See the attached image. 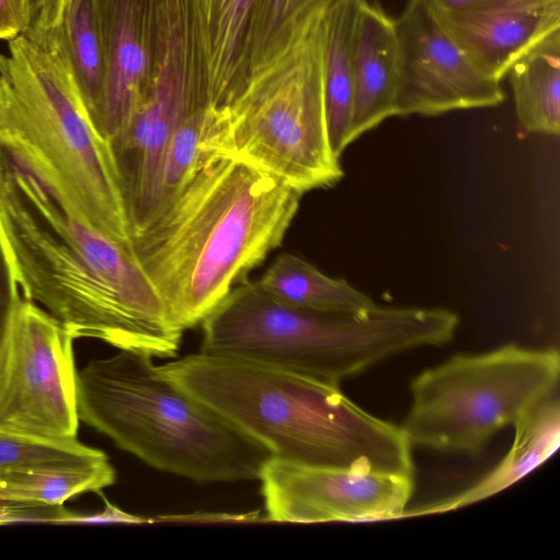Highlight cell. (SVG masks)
<instances>
[{
  "label": "cell",
  "instance_id": "6da1fadb",
  "mask_svg": "<svg viewBox=\"0 0 560 560\" xmlns=\"http://www.w3.org/2000/svg\"><path fill=\"white\" fill-rule=\"evenodd\" d=\"M0 235L26 300L42 304L73 338L173 358L184 330L173 323L131 242L90 225L37 158L0 135Z\"/></svg>",
  "mask_w": 560,
  "mask_h": 560
},
{
  "label": "cell",
  "instance_id": "7a4b0ae2",
  "mask_svg": "<svg viewBox=\"0 0 560 560\" xmlns=\"http://www.w3.org/2000/svg\"><path fill=\"white\" fill-rule=\"evenodd\" d=\"M301 197L241 160L210 158L130 240L173 323L201 324L246 280L281 245Z\"/></svg>",
  "mask_w": 560,
  "mask_h": 560
},
{
  "label": "cell",
  "instance_id": "3957f363",
  "mask_svg": "<svg viewBox=\"0 0 560 560\" xmlns=\"http://www.w3.org/2000/svg\"><path fill=\"white\" fill-rule=\"evenodd\" d=\"M156 371L264 445L272 457L413 476L412 446L401 427L363 410L339 385L201 351Z\"/></svg>",
  "mask_w": 560,
  "mask_h": 560
},
{
  "label": "cell",
  "instance_id": "277c9868",
  "mask_svg": "<svg viewBox=\"0 0 560 560\" xmlns=\"http://www.w3.org/2000/svg\"><path fill=\"white\" fill-rule=\"evenodd\" d=\"M458 315L440 307L323 313L284 303L255 281L240 282L201 322V352L259 361L339 385L393 355L442 346Z\"/></svg>",
  "mask_w": 560,
  "mask_h": 560
},
{
  "label": "cell",
  "instance_id": "5b68a950",
  "mask_svg": "<svg viewBox=\"0 0 560 560\" xmlns=\"http://www.w3.org/2000/svg\"><path fill=\"white\" fill-rule=\"evenodd\" d=\"M79 419L148 465L200 482L259 479L260 443L161 376L151 357L120 350L77 372Z\"/></svg>",
  "mask_w": 560,
  "mask_h": 560
},
{
  "label": "cell",
  "instance_id": "8992f818",
  "mask_svg": "<svg viewBox=\"0 0 560 560\" xmlns=\"http://www.w3.org/2000/svg\"><path fill=\"white\" fill-rule=\"evenodd\" d=\"M0 135L23 143L74 210L128 243L131 228L108 143L75 85L60 26L20 35L0 54Z\"/></svg>",
  "mask_w": 560,
  "mask_h": 560
},
{
  "label": "cell",
  "instance_id": "52a82bcc",
  "mask_svg": "<svg viewBox=\"0 0 560 560\" xmlns=\"http://www.w3.org/2000/svg\"><path fill=\"white\" fill-rule=\"evenodd\" d=\"M325 9L287 51L252 73L223 105L226 120L219 154L261 170L302 195L330 187L343 176L325 117Z\"/></svg>",
  "mask_w": 560,
  "mask_h": 560
},
{
  "label": "cell",
  "instance_id": "ba28073f",
  "mask_svg": "<svg viewBox=\"0 0 560 560\" xmlns=\"http://www.w3.org/2000/svg\"><path fill=\"white\" fill-rule=\"evenodd\" d=\"M559 371L556 349L505 345L454 355L411 381L401 429L411 446L478 455L498 431L557 390Z\"/></svg>",
  "mask_w": 560,
  "mask_h": 560
},
{
  "label": "cell",
  "instance_id": "9c48e42d",
  "mask_svg": "<svg viewBox=\"0 0 560 560\" xmlns=\"http://www.w3.org/2000/svg\"><path fill=\"white\" fill-rule=\"evenodd\" d=\"M35 302L22 300L0 374V428L45 438H77L72 340Z\"/></svg>",
  "mask_w": 560,
  "mask_h": 560
},
{
  "label": "cell",
  "instance_id": "30bf717a",
  "mask_svg": "<svg viewBox=\"0 0 560 560\" xmlns=\"http://www.w3.org/2000/svg\"><path fill=\"white\" fill-rule=\"evenodd\" d=\"M395 21L398 45L396 116L492 107L501 82L485 75L427 0H408Z\"/></svg>",
  "mask_w": 560,
  "mask_h": 560
},
{
  "label": "cell",
  "instance_id": "8fae6325",
  "mask_svg": "<svg viewBox=\"0 0 560 560\" xmlns=\"http://www.w3.org/2000/svg\"><path fill=\"white\" fill-rule=\"evenodd\" d=\"M259 480L267 520L290 523L370 521L404 515L413 476L314 467L270 457Z\"/></svg>",
  "mask_w": 560,
  "mask_h": 560
},
{
  "label": "cell",
  "instance_id": "7c38bea8",
  "mask_svg": "<svg viewBox=\"0 0 560 560\" xmlns=\"http://www.w3.org/2000/svg\"><path fill=\"white\" fill-rule=\"evenodd\" d=\"M93 4L108 67L106 97L95 129L108 143L150 86L154 0H93Z\"/></svg>",
  "mask_w": 560,
  "mask_h": 560
},
{
  "label": "cell",
  "instance_id": "4fadbf2b",
  "mask_svg": "<svg viewBox=\"0 0 560 560\" xmlns=\"http://www.w3.org/2000/svg\"><path fill=\"white\" fill-rule=\"evenodd\" d=\"M436 14L478 69L498 82L525 52L560 30V0H493Z\"/></svg>",
  "mask_w": 560,
  "mask_h": 560
},
{
  "label": "cell",
  "instance_id": "5bb4252c",
  "mask_svg": "<svg viewBox=\"0 0 560 560\" xmlns=\"http://www.w3.org/2000/svg\"><path fill=\"white\" fill-rule=\"evenodd\" d=\"M352 63L350 143L396 116L398 45L395 21L376 2L360 1L353 31Z\"/></svg>",
  "mask_w": 560,
  "mask_h": 560
},
{
  "label": "cell",
  "instance_id": "9a60e30c",
  "mask_svg": "<svg viewBox=\"0 0 560 560\" xmlns=\"http://www.w3.org/2000/svg\"><path fill=\"white\" fill-rule=\"evenodd\" d=\"M556 392L536 404L513 425L515 435L511 450L481 480L453 497L404 512V515L441 513L487 499L542 464L559 446L560 409Z\"/></svg>",
  "mask_w": 560,
  "mask_h": 560
},
{
  "label": "cell",
  "instance_id": "2e32d148",
  "mask_svg": "<svg viewBox=\"0 0 560 560\" xmlns=\"http://www.w3.org/2000/svg\"><path fill=\"white\" fill-rule=\"evenodd\" d=\"M212 104L224 105L248 78L247 45L255 0H194Z\"/></svg>",
  "mask_w": 560,
  "mask_h": 560
},
{
  "label": "cell",
  "instance_id": "e0dca14e",
  "mask_svg": "<svg viewBox=\"0 0 560 560\" xmlns=\"http://www.w3.org/2000/svg\"><path fill=\"white\" fill-rule=\"evenodd\" d=\"M361 0H331L323 15V88L329 143L340 159L350 144L353 31Z\"/></svg>",
  "mask_w": 560,
  "mask_h": 560
},
{
  "label": "cell",
  "instance_id": "ac0fdd59",
  "mask_svg": "<svg viewBox=\"0 0 560 560\" xmlns=\"http://www.w3.org/2000/svg\"><path fill=\"white\" fill-rule=\"evenodd\" d=\"M271 296L296 307L339 314H364L374 301L342 278H332L305 259L280 254L255 281Z\"/></svg>",
  "mask_w": 560,
  "mask_h": 560
},
{
  "label": "cell",
  "instance_id": "d6986e66",
  "mask_svg": "<svg viewBox=\"0 0 560 560\" xmlns=\"http://www.w3.org/2000/svg\"><path fill=\"white\" fill-rule=\"evenodd\" d=\"M516 116L525 133L560 130V30L517 59L509 72Z\"/></svg>",
  "mask_w": 560,
  "mask_h": 560
},
{
  "label": "cell",
  "instance_id": "ffe728a7",
  "mask_svg": "<svg viewBox=\"0 0 560 560\" xmlns=\"http://www.w3.org/2000/svg\"><path fill=\"white\" fill-rule=\"evenodd\" d=\"M60 31L75 85L95 128L106 97L108 67L93 0H68Z\"/></svg>",
  "mask_w": 560,
  "mask_h": 560
},
{
  "label": "cell",
  "instance_id": "44dd1931",
  "mask_svg": "<svg viewBox=\"0 0 560 560\" xmlns=\"http://www.w3.org/2000/svg\"><path fill=\"white\" fill-rule=\"evenodd\" d=\"M330 1L255 0L247 45L248 77L287 51Z\"/></svg>",
  "mask_w": 560,
  "mask_h": 560
},
{
  "label": "cell",
  "instance_id": "7402d4cb",
  "mask_svg": "<svg viewBox=\"0 0 560 560\" xmlns=\"http://www.w3.org/2000/svg\"><path fill=\"white\" fill-rule=\"evenodd\" d=\"M109 460L74 469H44L0 476V501L62 505L81 493L98 491L115 482Z\"/></svg>",
  "mask_w": 560,
  "mask_h": 560
},
{
  "label": "cell",
  "instance_id": "603a6c76",
  "mask_svg": "<svg viewBox=\"0 0 560 560\" xmlns=\"http://www.w3.org/2000/svg\"><path fill=\"white\" fill-rule=\"evenodd\" d=\"M108 460L103 451L86 446L77 439H51L0 428V476L85 468Z\"/></svg>",
  "mask_w": 560,
  "mask_h": 560
},
{
  "label": "cell",
  "instance_id": "cb8c5ba5",
  "mask_svg": "<svg viewBox=\"0 0 560 560\" xmlns=\"http://www.w3.org/2000/svg\"><path fill=\"white\" fill-rule=\"evenodd\" d=\"M13 264L0 235V374L18 308L22 302Z\"/></svg>",
  "mask_w": 560,
  "mask_h": 560
},
{
  "label": "cell",
  "instance_id": "d4e9b609",
  "mask_svg": "<svg viewBox=\"0 0 560 560\" xmlns=\"http://www.w3.org/2000/svg\"><path fill=\"white\" fill-rule=\"evenodd\" d=\"M68 0H30L31 23L25 36H35L58 28Z\"/></svg>",
  "mask_w": 560,
  "mask_h": 560
},
{
  "label": "cell",
  "instance_id": "484cf974",
  "mask_svg": "<svg viewBox=\"0 0 560 560\" xmlns=\"http://www.w3.org/2000/svg\"><path fill=\"white\" fill-rule=\"evenodd\" d=\"M30 23V0H0V39L23 35Z\"/></svg>",
  "mask_w": 560,
  "mask_h": 560
},
{
  "label": "cell",
  "instance_id": "4316f807",
  "mask_svg": "<svg viewBox=\"0 0 560 560\" xmlns=\"http://www.w3.org/2000/svg\"><path fill=\"white\" fill-rule=\"evenodd\" d=\"M440 13H450L472 9L493 0H427Z\"/></svg>",
  "mask_w": 560,
  "mask_h": 560
}]
</instances>
